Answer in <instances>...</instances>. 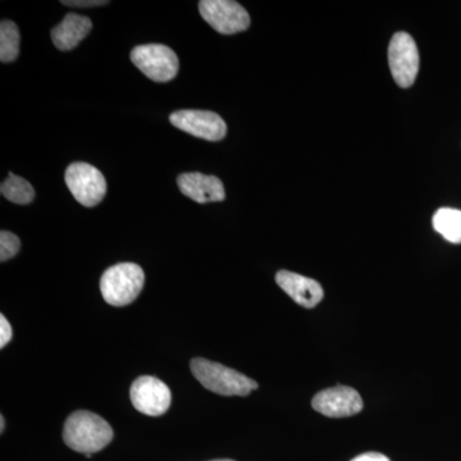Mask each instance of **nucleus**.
<instances>
[{"label":"nucleus","instance_id":"obj_1","mask_svg":"<svg viewBox=\"0 0 461 461\" xmlns=\"http://www.w3.org/2000/svg\"><path fill=\"white\" fill-rule=\"evenodd\" d=\"M113 439V429L107 421L94 412L80 411L67 418L63 429V441L77 453H98L107 447Z\"/></svg>","mask_w":461,"mask_h":461},{"label":"nucleus","instance_id":"obj_2","mask_svg":"<svg viewBox=\"0 0 461 461\" xmlns=\"http://www.w3.org/2000/svg\"><path fill=\"white\" fill-rule=\"evenodd\" d=\"M190 366L194 377L198 379L206 390L218 395L248 396L258 388L256 381L220 363L195 357Z\"/></svg>","mask_w":461,"mask_h":461},{"label":"nucleus","instance_id":"obj_3","mask_svg":"<svg viewBox=\"0 0 461 461\" xmlns=\"http://www.w3.org/2000/svg\"><path fill=\"white\" fill-rule=\"evenodd\" d=\"M145 275L135 263H120L111 267L100 280V291L109 305L126 306L140 295Z\"/></svg>","mask_w":461,"mask_h":461},{"label":"nucleus","instance_id":"obj_4","mask_svg":"<svg viewBox=\"0 0 461 461\" xmlns=\"http://www.w3.org/2000/svg\"><path fill=\"white\" fill-rule=\"evenodd\" d=\"M131 60L142 74L157 83L173 80L180 69L175 51L162 44L139 45L131 51Z\"/></svg>","mask_w":461,"mask_h":461},{"label":"nucleus","instance_id":"obj_5","mask_svg":"<svg viewBox=\"0 0 461 461\" xmlns=\"http://www.w3.org/2000/svg\"><path fill=\"white\" fill-rule=\"evenodd\" d=\"M65 180L74 198L87 208L100 204L107 194L104 176L87 163H72L66 169Z\"/></svg>","mask_w":461,"mask_h":461},{"label":"nucleus","instance_id":"obj_6","mask_svg":"<svg viewBox=\"0 0 461 461\" xmlns=\"http://www.w3.org/2000/svg\"><path fill=\"white\" fill-rule=\"evenodd\" d=\"M388 65L393 81L402 89H408L417 80L420 72V51L409 33L397 32L388 47Z\"/></svg>","mask_w":461,"mask_h":461},{"label":"nucleus","instance_id":"obj_7","mask_svg":"<svg viewBox=\"0 0 461 461\" xmlns=\"http://www.w3.org/2000/svg\"><path fill=\"white\" fill-rule=\"evenodd\" d=\"M199 11L206 23L223 35L242 32L250 26L247 9L232 0H202Z\"/></svg>","mask_w":461,"mask_h":461},{"label":"nucleus","instance_id":"obj_8","mask_svg":"<svg viewBox=\"0 0 461 461\" xmlns=\"http://www.w3.org/2000/svg\"><path fill=\"white\" fill-rule=\"evenodd\" d=\"M136 411L149 417H159L171 406V390L165 382L150 375H142L133 382L130 391Z\"/></svg>","mask_w":461,"mask_h":461},{"label":"nucleus","instance_id":"obj_9","mask_svg":"<svg viewBox=\"0 0 461 461\" xmlns=\"http://www.w3.org/2000/svg\"><path fill=\"white\" fill-rule=\"evenodd\" d=\"M169 121L181 131L208 141H220L227 133V124L221 115L211 111H178L171 114Z\"/></svg>","mask_w":461,"mask_h":461},{"label":"nucleus","instance_id":"obj_10","mask_svg":"<svg viewBox=\"0 0 461 461\" xmlns=\"http://www.w3.org/2000/svg\"><path fill=\"white\" fill-rule=\"evenodd\" d=\"M315 411L329 418H345L363 411V400L354 388L338 386L327 388L312 402Z\"/></svg>","mask_w":461,"mask_h":461},{"label":"nucleus","instance_id":"obj_11","mask_svg":"<svg viewBox=\"0 0 461 461\" xmlns=\"http://www.w3.org/2000/svg\"><path fill=\"white\" fill-rule=\"evenodd\" d=\"M177 185L184 195L200 204L223 202L226 198L222 181L215 176L199 172L182 173L178 176Z\"/></svg>","mask_w":461,"mask_h":461},{"label":"nucleus","instance_id":"obj_12","mask_svg":"<svg viewBox=\"0 0 461 461\" xmlns=\"http://www.w3.org/2000/svg\"><path fill=\"white\" fill-rule=\"evenodd\" d=\"M276 282L294 302L304 308H315L324 296L323 288L317 281L297 273L280 271L276 275Z\"/></svg>","mask_w":461,"mask_h":461},{"label":"nucleus","instance_id":"obj_13","mask_svg":"<svg viewBox=\"0 0 461 461\" xmlns=\"http://www.w3.org/2000/svg\"><path fill=\"white\" fill-rule=\"evenodd\" d=\"M93 23L87 17L67 14L59 25L51 30V41L57 50H71L77 47L90 32Z\"/></svg>","mask_w":461,"mask_h":461},{"label":"nucleus","instance_id":"obj_14","mask_svg":"<svg viewBox=\"0 0 461 461\" xmlns=\"http://www.w3.org/2000/svg\"><path fill=\"white\" fill-rule=\"evenodd\" d=\"M433 227L453 244H461V211L441 208L433 215Z\"/></svg>","mask_w":461,"mask_h":461},{"label":"nucleus","instance_id":"obj_15","mask_svg":"<svg viewBox=\"0 0 461 461\" xmlns=\"http://www.w3.org/2000/svg\"><path fill=\"white\" fill-rule=\"evenodd\" d=\"M0 193L9 202L16 203V204H30L35 199V190L32 185L25 178L18 177L14 173H8V178L3 181Z\"/></svg>","mask_w":461,"mask_h":461},{"label":"nucleus","instance_id":"obj_16","mask_svg":"<svg viewBox=\"0 0 461 461\" xmlns=\"http://www.w3.org/2000/svg\"><path fill=\"white\" fill-rule=\"evenodd\" d=\"M20 53V32L16 23L3 20L0 25V60L14 62Z\"/></svg>","mask_w":461,"mask_h":461},{"label":"nucleus","instance_id":"obj_17","mask_svg":"<svg viewBox=\"0 0 461 461\" xmlns=\"http://www.w3.org/2000/svg\"><path fill=\"white\" fill-rule=\"evenodd\" d=\"M20 247V239L16 235L8 232V230H2V233H0V260L2 262H7V260L16 256Z\"/></svg>","mask_w":461,"mask_h":461},{"label":"nucleus","instance_id":"obj_18","mask_svg":"<svg viewBox=\"0 0 461 461\" xmlns=\"http://www.w3.org/2000/svg\"><path fill=\"white\" fill-rule=\"evenodd\" d=\"M14 338V332H12L11 324L7 321L5 315H0V348H5Z\"/></svg>","mask_w":461,"mask_h":461},{"label":"nucleus","instance_id":"obj_19","mask_svg":"<svg viewBox=\"0 0 461 461\" xmlns=\"http://www.w3.org/2000/svg\"><path fill=\"white\" fill-rule=\"evenodd\" d=\"M62 5H67V7H77V8H89V7H99V5H107V0H63Z\"/></svg>","mask_w":461,"mask_h":461},{"label":"nucleus","instance_id":"obj_20","mask_svg":"<svg viewBox=\"0 0 461 461\" xmlns=\"http://www.w3.org/2000/svg\"><path fill=\"white\" fill-rule=\"evenodd\" d=\"M351 461H390L387 456L378 453H366L359 455Z\"/></svg>","mask_w":461,"mask_h":461},{"label":"nucleus","instance_id":"obj_21","mask_svg":"<svg viewBox=\"0 0 461 461\" xmlns=\"http://www.w3.org/2000/svg\"><path fill=\"white\" fill-rule=\"evenodd\" d=\"M5 417H0V432H5Z\"/></svg>","mask_w":461,"mask_h":461},{"label":"nucleus","instance_id":"obj_22","mask_svg":"<svg viewBox=\"0 0 461 461\" xmlns=\"http://www.w3.org/2000/svg\"><path fill=\"white\" fill-rule=\"evenodd\" d=\"M212 461H235V460H230V459H220V460H212Z\"/></svg>","mask_w":461,"mask_h":461}]
</instances>
